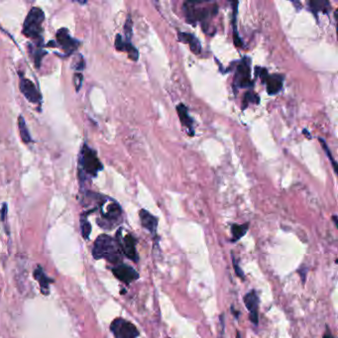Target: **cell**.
Returning <instances> with one entry per match:
<instances>
[{
  "mask_svg": "<svg viewBox=\"0 0 338 338\" xmlns=\"http://www.w3.org/2000/svg\"><path fill=\"white\" fill-rule=\"evenodd\" d=\"M20 91L23 93L25 98L31 103H39L42 99V96L35 86V84L28 78L22 77L19 83Z\"/></svg>",
  "mask_w": 338,
  "mask_h": 338,
  "instance_id": "cell-9",
  "label": "cell"
},
{
  "mask_svg": "<svg viewBox=\"0 0 338 338\" xmlns=\"http://www.w3.org/2000/svg\"><path fill=\"white\" fill-rule=\"evenodd\" d=\"M260 102V98L258 97V95L253 92V91H248L245 93L244 99H243V105H242V109L247 108L249 103H259Z\"/></svg>",
  "mask_w": 338,
  "mask_h": 338,
  "instance_id": "cell-22",
  "label": "cell"
},
{
  "mask_svg": "<svg viewBox=\"0 0 338 338\" xmlns=\"http://www.w3.org/2000/svg\"><path fill=\"white\" fill-rule=\"evenodd\" d=\"M57 42L58 44L62 47V49L67 53V54H71L73 53L77 47L80 45V42L73 39L69 33H68V30L65 29V28H62L60 29L58 32H57Z\"/></svg>",
  "mask_w": 338,
  "mask_h": 338,
  "instance_id": "cell-10",
  "label": "cell"
},
{
  "mask_svg": "<svg viewBox=\"0 0 338 338\" xmlns=\"http://www.w3.org/2000/svg\"><path fill=\"white\" fill-rule=\"evenodd\" d=\"M333 219H334V221H335V223H336V226L338 227V216H337V215H334V216H333Z\"/></svg>",
  "mask_w": 338,
  "mask_h": 338,
  "instance_id": "cell-32",
  "label": "cell"
},
{
  "mask_svg": "<svg viewBox=\"0 0 338 338\" xmlns=\"http://www.w3.org/2000/svg\"><path fill=\"white\" fill-rule=\"evenodd\" d=\"M82 79H83V76L80 72H75L73 74V79H72V82H73V85L75 87V90L78 91L80 88H81V85H82Z\"/></svg>",
  "mask_w": 338,
  "mask_h": 338,
  "instance_id": "cell-27",
  "label": "cell"
},
{
  "mask_svg": "<svg viewBox=\"0 0 338 338\" xmlns=\"http://www.w3.org/2000/svg\"><path fill=\"white\" fill-rule=\"evenodd\" d=\"M6 216H7V204L3 203L2 207H1V210H0V219H1V221H5Z\"/></svg>",
  "mask_w": 338,
  "mask_h": 338,
  "instance_id": "cell-30",
  "label": "cell"
},
{
  "mask_svg": "<svg viewBox=\"0 0 338 338\" xmlns=\"http://www.w3.org/2000/svg\"><path fill=\"white\" fill-rule=\"evenodd\" d=\"M115 240L118 243L122 254L135 263L139 261V255L136 250L137 241L131 233H124L123 228H120L116 233Z\"/></svg>",
  "mask_w": 338,
  "mask_h": 338,
  "instance_id": "cell-6",
  "label": "cell"
},
{
  "mask_svg": "<svg viewBox=\"0 0 338 338\" xmlns=\"http://www.w3.org/2000/svg\"><path fill=\"white\" fill-rule=\"evenodd\" d=\"M34 278L36 279V281H38L40 288H41V292L43 293V295L48 296L50 294V290H49V286L50 284L54 283V280L49 278L45 272L44 269L41 266H38L36 268V270L34 271Z\"/></svg>",
  "mask_w": 338,
  "mask_h": 338,
  "instance_id": "cell-15",
  "label": "cell"
},
{
  "mask_svg": "<svg viewBox=\"0 0 338 338\" xmlns=\"http://www.w3.org/2000/svg\"><path fill=\"white\" fill-rule=\"evenodd\" d=\"M264 82L267 85V92L270 95L277 94L283 87L284 77L281 74H268Z\"/></svg>",
  "mask_w": 338,
  "mask_h": 338,
  "instance_id": "cell-16",
  "label": "cell"
},
{
  "mask_svg": "<svg viewBox=\"0 0 338 338\" xmlns=\"http://www.w3.org/2000/svg\"><path fill=\"white\" fill-rule=\"evenodd\" d=\"M248 223L245 224H233L231 226V234H232V242H236L241 239L246 232L248 231Z\"/></svg>",
  "mask_w": 338,
  "mask_h": 338,
  "instance_id": "cell-19",
  "label": "cell"
},
{
  "mask_svg": "<svg viewBox=\"0 0 338 338\" xmlns=\"http://www.w3.org/2000/svg\"><path fill=\"white\" fill-rule=\"evenodd\" d=\"M241 338V336H240V333H237V338Z\"/></svg>",
  "mask_w": 338,
  "mask_h": 338,
  "instance_id": "cell-33",
  "label": "cell"
},
{
  "mask_svg": "<svg viewBox=\"0 0 338 338\" xmlns=\"http://www.w3.org/2000/svg\"><path fill=\"white\" fill-rule=\"evenodd\" d=\"M71 67L77 71H81L84 68V60L81 57V55H77V57L73 59Z\"/></svg>",
  "mask_w": 338,
  "mask_h": 338,
  "instance_id": "cell-26",
  "label": "cell"
},
{
  "mask_svg": "<svg viewBox=\"0 0 338 338\" xmlns=\"http://www.w3.org/2000/svg\"><path fill=\"white\" fill-rule=\"evenodd\" d=\"M111 270H112L113 275L119 281H121V282H123L127 285L139 279V274L137 273V271L133 269L132 267L126 265V264L115 265Z\"/></svg>",
  "mask_w": 338,
  "mask_h": 338,
  "instance_id": "cell-11",
  "label": "cell"
},
{
  "mask_svg": "<svg viewBox=\"0 0 338 338\" xmlns=\"http://www.w3.org/2000/svg\"><path fill=\"white\" fill-rule=\"evenodd\" d=\"M79 177L81 181L94 178L103 169L97 154L87 145H83L79 153Z\"/></svg>",
  "mask_w": 338,
  "mask_h": 338,
  "instance_id": "cell-3",
  "label": "cell"
},
{
  "mask_svg": "<svg viewBox=\"0 0 338 338\" xmlns=\"http://www.w3.org/2000/svg\"><path fill=\"white\" fill-rule=\"evenodd\" d=\"M179 40L185 44H189L192 52L194 54H201L202 52V45L201 42L199 41L198 38H196L194 35L189 34V33H184V32H179L178 34Z\"/></svg>",
  "mask_w": 338,
  "mask_h": 338,
  "instance_id": "cell-17",
  "label": "cell"
},
{
  "mask_svg": "<svg viewBox=\"0 0 338 338\" xmlns=\"http://www.w3.org/2000/svg\"><path fill=\"white\" fill-rule=\"evenodd\" d=\"M324 338H335V337L333 336V334H332V332L328 329V331H327V333L325 334V336H324Z\"/></svg>",
  "mask_w": 338,
  "mask_h": 338,
  "instance_id": "cell-31",
  "label": "cell"
},
{
  "mask_svg": "<svg viewBox=\"0 0 338 338\" xmlns=\"http://www.w3.org/2000/svg\"><path fill=\"white\" fill-rule=\"evenodd\" d=\"M140 220L142 226L147 229L152 235H155L157 233V226H158V218L152 215L150 212H148L145 209H141L139 212Z\"/></svg>",
  "mask_w": 338,
  "mask_h": 338,
  "instance_id": "cell-13",
  "label": "cell"
},
{
  "mask_svg": "<svg viewBox=\"0 0 338 338\" xmlns=\"http://www.w3.org/2000/svg\"><path fill=\"white\" fill-rule=\"evenodd\" d=\"M233 37H234V44L237 47H241L242 46V42L238 36L237 30H236V25H235V21H236V12H237V5L238 2H233Z\"/></svg>",
  "mask_w": 338,
  "mask_h": 338,
  "instance_id": "cell-23",
  "label": "cell"
},
{
  "mask_svg": "<svg viewBox=\"0 0 338 338\" xmlns=\"http://www.w3.org/2000/svg\"><path fill=\"white\" fill-rule=\"evenodd\" d=\"M124 31H125V35H126V41L130 42L131 36H132V21L130 19V17L127 18L125 26H124Z\"/></svg>",
  "mask_w": 338,
  "mask_h": 338,
  "instance_id": "cell-28",
  "label": "cell"
},
{
  "mask_svg": "<svg viewBox=\"0 0 338 338\" xmlns=\"http://www.w3.org/2000/svg\"><path fill=\"white\" fill-rule=\"evenodd\" d=\"M244 304L247 308V310L250 313V321L252 324H254L255 326L258 325V306H259V298L256 294L255 291H251L250 293H248L244 299Z\"/></svg>",
  "mask_w": 338,
  "mask_h": 338,
  "instance_id": "cell-12",
  "label": "cell"
},
{
  "mask_svg": "<svg viewBox=\"0 0 338 338\" xmlns=\"http://www.w3.org/2000/svg\"><path fill=\"white\" fill-rule=\"evenodd\" d=\"M45 20L44 11L39 7H33L29 11L24 24L23 34L30 39L42 41L41 35L43 33V22Z\"/></svg>",
  "mask_w": 338,
  "mask_h": 338,
  "instance_id": "cell-4",
  "label": "cell"
},
{
  "mask_svg": "<svg viewBox=\"0 0 338 338\" xmlns=\"http://www.w3.org/2000/svg\"><path fill=\"white\" fill-rule=\"evenodd\" d=\"M122 255L118 243L111 236L101 234L95 239L92 247V256L95 260L105 259L109 263L118 265L122 260Z\"/></svg>",
  "mask_w": 338,
  "mask_h": 338,
  "instance_id": "cell-1",
  "label": "cell"
},
{
  "mask_svg": "<svg viewBox=\"0 0 338 338\" xmlns=\"http://www.w3.org/2000/svg\"><path fill=\"white\" fill-rule=\"evenodd\" d=\"M319 140H320V142H321V144H322V147L325 149V151H326L327 155L329 156V158H330L331 162L333 163V166H334L335 172H336V174H337V167H338V165H337V162L335 161V158H334V156H333V154H332V152H331L330 148L328 147V145H327V143H326V141H325V140H323L322 138H320Z\"/></svg>",
  "mask_w": 338,
  "mask_h": 338,
  "instance_id": "cell-25",
  "label": "cell"
},
{
  "mask_svg": "<svg viewBox=\"0 0 338 338\" xmlns=\"http://www.w3.org/2000/svg\"><path fill=\"white\" fill-rule=\"evenodd\" d=\"M200 2H186L184 4V11L187 20L190 23L203 22L211 15L217 13V6L213 7H199Z\"/></svg>",
  "mask_w": 338,
  "mask_h": 338,
  "instance_id": "cell-5",
  "label": "cell"
},
{
  "mask_svg": "<svg viewBox=\"0 0 338 338\" xmlns=\"http://www.w3.org/2000/svg\"><path fill=\"white\" fill-rule=\"evenodd\" d=\"M18 128H19V133H20V137L22 139V141L26 144H29L32 142V138L30 135V132L28 130L27 124L25 119L23 118L22 115H20L18 117Z\"/></svg>",
  "mask_w": 338,
  "mask_h": 338,
  "instance_id": "cell-20",
  "label": "cell"
},
{
  "mask_svg": "<svg viewBox=\"0 0 338 338\" xmlns=\"http://www.w3.org/2000/svg\"><path fill=\"white\" fill-rule=\"evenodd\" d=\"M311 10L317 15L319 12H328V10L331 7V4L329 1H311L310 3Z\"/></svg>",
  "mask_w": 338,
  "mask_h": 338,
  "instance_id": "cell-21",
  "label": "cell"
},
{
  "mask_svg": "<svg viewBox=\"0 0 338 338\" xmlns=\"http://www.w3.org/2000/svg\"><path fill=\"white\" fill-rule=\"evenodd\" d=\"M100 208V218L97 223L101 228L112 229L122 221V209L113 200L100 198L98 203Z\"/></svg>",
  "mask_w": 338,
  "mask_h": 338,
  "instance_id": "cell-2",
  "label": "cell"
},
{
  "mask_svg": "<svg viewBox=\"0 0 338 338\" xmlns=\"http://www.w3.org/2000/svg\"><path fill=\"white\" fill-rule=\"evenodd\" d=\"M232 262H233V267H234V270H235V274L239 277V278H241V279H243L244 280V272H243V270L238 266V264H237V261L235 260V258H234V256L232 255Z\"/></svg>",
  "mask_w": 338,
  "mask_h": 338,
  "instance_id": "cell-29",
  "label": "cell"
},
{
  "mask_svg": "<svg viewBox=\"0 0 338 338\" xmlns=\"http://www.w3.org/2000/svg\"><path fill=\"white\" fill-rule=\"evenodd\" d=\"M110 331L115 338H137L139 332L135 326L123 319H116L110 326Z\"/></svg>",
  "mask_w": 338,
  "mask_h": 338,
  "instance_id": "cell-7",
  "label": "cell"
},
{
  "mask_svg": "<svg viewBox=\"0 0 338 338\" xmlns=\"http://www.w3.org/2000/svg\"><path fill=\"white\" fill-rule=\"evenodd\" d=\"M115 48L118 51L121 52H126L128 54L129 59H131L132 61H137L139 58V53L138 50L136 49L135 47L128 41H124L121 37V35H117L116 39H115Z\"/></svg>",
  "mask_w": 338,
  "mask_h": 338,
  "instance_id": "cell-14",
  "label": "cell"
},
{
  "mask_svg": "<svg viewBox=\"0 0 338 338\" xmlns=\"http://www.w3.org/2000/svg\"><path fill=\"white\" fill-rule=\"evenodd\" d=\"M177 111H178V115L180 117L182 124L185 125L188 128H192L194 121H193L192 117H190V115H189L188 108L184 104L181 103L177 106Z\"/></svg>",
  "mask_w": 338,
  "mask_h": 338,
  "instance_id": "cell-18",
  "label": "cell"
},
{
  "mask_svg": "<svg viewBox=\"0 0 338 338\" xmlns=\"http://www.w3.org/2000/svg\"><path fill=\"white\" fill-rule=\"evenodd\" d=\"M80 229H81V234H82L83 238L88 239L90 232H91V225L85 219V217H81V219H80Z\"/></svg>",
  "mask_w": 338,
  "mask_h": 338,
  "instance_id": "cell-24",
  "label": "cell"
},
{
  "mask_svg": "<svg viewBox=\"0 0 338 338\" xmlns=\"http://www.w3.org/2000/svg\"><path fill=\"white\" fill-rule=\"evenodd\" d=\"M250 73V59L243 58L236 68V72L234 75V85L238 88L251 87L253 85V81L251 80Z\"/></svg>",
  "mask_w": 338,
  "mask_h": 338,
  "instance_id": "cell-8",
  "label": "cell"
}]
</instances>
